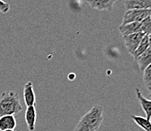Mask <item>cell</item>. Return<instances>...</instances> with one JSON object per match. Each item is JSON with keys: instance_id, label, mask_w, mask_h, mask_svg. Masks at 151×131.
Listing matches in <instances>:
<instances>
[{"instance_id": "6da1fadb", "label": "cell", "mask_w": 151, "mask_h": 131, "mask_svg": "<svg viewBox=\"0 0 151 131\" xmlns=\"http://www.w3.org/2000/svg\"><path fill=\"white\" fill-rule=\"evenodd\" d=\"M103 121V107L96 105L81 118L74 131H96Z\"/></svg>"}, {"instance_id": "7a4b0ae2", "label": "cell", "mask_w": 151, "mask_h": 131, "mask_svg": "<svg viewBox=\"0 0 151 131\" xmlns=\"http://www.w3.org/2000/svg\"><path fill=\"white\" fill-rule=\"evenodd\" d=\"M22 111L18 94L14 91H6L0 96V117L3 115H14Z\"/></svg>"}, {"instance_id": "3957f363", "label": "cell", "mask_w": 151, "mask_h": 131, "mask_svg": "<svg viewBox=\"0 0 151 131\" xmlns=\"http://www.w3.org/2000/svg\"><path fill=\"white\" fill-rule=\"evenodd\" d=\"M150 9H132L127 10L123 16L122 24L133 22H141L147 17L150 15Z\"/></svg>"}, {"instance_id": "277c9868", "label": "cell", "mask_w": 151, "mask_h": 131, "mask_svg": "<svg viewBox=\"0 0 151 131\" xmlns=\"http://www.w3.org/2000/svg\"><path fill=\"white\" fill-rule=\"evenodd\" d=\"M144 36H145V34L142 32L135 33V34H129V35L127 36H123L125 46H126L127 50H128L129 53L133 55V53L134 52L137 47L138 46L139 43H140V42Z\"/></svg>"}, {"instance_id": "5b68a950", "label": "cell", "mask_w": 151, "mask_h": 131, "mask_svg": "<svg viewBox=\"0 0 151 131\" xmlns=\"http://www.w3.org/2000/svg\"><path fill=\"white\" fill-rule=\"evenodd\" d=\"M93 9L99 11H112L114 4L117 0H86Z\"/></svg>"}, {"instance_id": "8992f818", "label": "cell", "mask_w": 151, "mask_h": 131, "mask_svg": "<svg viewBox=\"0 0 151 131\" xmlns=\"http://www.w3.org/2000/svg\"><path fill=\"white\" fill-rule=\"evenodd\" d=\"M24 103L28 106H32L36 105V96L35 92L34 90V87H33L32 82H27L25 83L24 87Z\"/></svg>"}, {"instance_id": "52a82bcc", "label": "cell", "mask_w": 151, "mask_h": 131, "mask_svg": "<svg viewBox=\"0 0 151 131\" xmlns=\"http://www.w3.org/2000/svg\"><path fill=\"white\" fill-rule=\"evenodd\" d=\"M25 121L27 124L29 131H34L36 127V120H37V112L35 105L27 107L25 111Z\"/></svg>"}, {"instance_id": "ba28073f", "label": "cell", "mask_w": 151, "mask_h": 131, "mask_svg": "<svg viewBox=\"0 0 151 131\" xmlns=\"http://www.w3.org/2000/svg\"><path fill=\"white\" fill-rule=\"evenodd\" d=\"M125 9H150L151 0H125Z\"/></svg>"}, {"instance_id": "9c48e42d", "label": "cell", "mask_w": 151, "mask_h": 131, "mask_svg": "<svg viewBox=\"0 0 151 131\" xmlns=\"http://www.w3.org/2000/svg\"><path fill=\"white\" fill-rule=\"evenodd\" d=\"M135 92H136V96H137V99L139 100V102L141 105V108H142L144 113H145L146 117L148 120H150L151 116V101L150 99H146L143 96L142 92H141L139 88H136Z\"/></svg>"}, {"instance_id": "30bf717a", "label": "cell", "mask_w": 151, "mask_h": 131, "mask_svg": "<svg viewBox=\"0 0 151 131\" xmlns=\"http://www.w3.org/2000/svg\"><path fill=\"white\" fill-rule=\"evenodd\" d=\"M16 119L14 115H3L0 117V131L5 130H13L16 127Z\"/></svg>"}, {"instance_id": "8fae6325", "label": "cell", "mask_w": 151, "mask_h": 131, "mask_svg": "<svg viewBox=\"0 0 151 131\" xmlns=\"http://www.w3.org/2000/svg\"><path fill=\"white\" fill-rule=\"evenodd\" d=\"M119 31L122 36H127L129 34H135V33L141 32L140 22H133L125 24H121L119 26Z\"/></svg>"}, {"instance_id": "7c38bea8", "label": "cell", "mask_w": 151, "mask_h": 131, "mask_svg": "<svg viewBox=\"0 0 151 131\" xmlns=\"http://www.w3.org/2000/svg\"><path fill=\"white\" fill-rule=\"evenodd\" d=\"M137 64L141 71H144V69L151 64V48L149 47L144 52L136 58Z\"/></svg>"}, {"instance_id": "4fadbf2b", "label": "cell", "mask_w": 151, "mask_h": 131, "mask_svg": "<svg viewBox=\"0 0 151 131\" xmlns=\"http://www.w3.org/2000/svg\"><path fill=\"white\" fill-rule=\"evenodd\" d=\"M150 35H147V34H145L143 39H141V41L139 43L138 46L137 47L136 50L134 51V52L133 53L132 56L136 59L137 57H138L139 55H140L143 52L147 49L149 47H150Z\"/></svg>"}, {"instance_id": "5bb4252c", "label": "cell", "mask_w": 151, "mask_h": 131, "mask_svg": "<svg viewBox=\"0 0 151 131\" xmlns=\"http://www.w3.org/2000/svg\"><path fill=\"white\" fill-rule=\"evenodd\" d=\"M132 119L138 127H140L141 129L144 131H151V124L150 120H148L147 117H141V116H136V115H132Z\"/></svg>"}, {"instance_id": "9a60e30c", "label": "cell", "mask_w": 151, "mask_h": 131, "mask_svg": "<svg viewBox=\"0 0 151 131\" xmlns=\"http://www.w3.org/2000/svg\"><path fill=\"white\" fill-rule=\"evenodd\" d=\"M144 74H143V82L147 87V90L150 93L151 91V64L148 66L146 69H144Z\"/></svg>"}, {"instance_id": "2e32d148", "label": "cell", "mask_w": 151, "mask_h": 131, "mask_svg": "<svg viewBox=\"0 0 151 131\" xmlns=\"http://www.w3.org/2000/svg\"><path fill=\"white\" fill-rule=\"evenodd\" d=\"M140 27H141V32L147 35H150L151 30V18L150 15L144 19L140 22Z\"/></svg>"}, {"instance_id": "e0dca14e", "label": "cell", "mask_w": 151, "mask_h": 131, "mask_svg": "<svg viewBox=\"0 0 151 131\" xmlns=\"http://www.w3.org/2000/svg\"><path fill=\"white\" fill-rule=\"evenodd\" d=\"M10 9V6L7 2H5L2 0H0V12L7 13Z\"/></svg>"}, {"instance_id": "ac0fdd59", "label": "cell", "mask_w": 151, "mask_h": 131, "mask_svg": "<svg viewBox=\"0 0 151 131\" xmlns=\"http://www.w3.org/2000/svg\"><path fill=\"white\" fill-rule=\"evenodd\" d=\"M68 77V79H69L70 80H75V74H69Z\"/></svg>"}, {"instance_id": "d6986e66", "label": "cell", "mask_w": 151, "mask_h": 131, "mask_svg": "<svg viewBox=\"0 0 151 131\" xmlns=\"http://www.w3.org/2000/svg\"><path fill=\"white\" fill-rule=\"evenodd\" d=\"M2 131H14L13 130H2Z\"/></svg>"}, {"instance_id": "ffe728a7", "label": "cell", "mask_w": 151, "mask_h": 131, "mask_svg": "<svg viewBox=\"0 0 151 131\" xmlns=\"http://www.w3.org/2000/svg\"><path fill=\"white\" fill-rule=\"evenodd\" d=\"M14 131H16V130H14Z\"/></svg>"}]
</instances>
